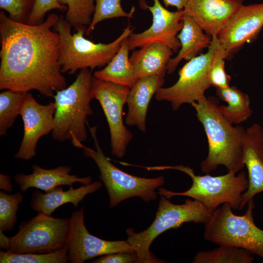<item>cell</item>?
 I'll use <instances>...</instances> for the list:
<instances>
[{"instance_id": "6da1fadb", "label": "cell", "mask_w": 263, "mask_h": 263, "mask_svg": "<svg viewBox=\"0 0 263 263\" xmlns=\"http://www.w3.org/2000/svg\"><path fill=\"white\" fill-rule=\"evenodd\" d=\"M59 16L38 25L14 21L0 12V89L38 91L44 97L67 86L58 62L59 38L53 31Z\"/></svg>"}, {"instance_id": "ac0fdd59", "label": "cell", "mask_w": 263, "mask_h": 263, "mask_svg": "<svg viewBox=\"0 0 263 263\" xmlns=\"http://www.w3.org/2000/svg\"><path fill=\"white\" fill-rule=\"evenodd\" d=\"M32 168L33 172L31 174L21 173L14 177L15 182L22 192L27 191L29 188H35L46 192L58 186H72L76 182L84 185L93 182L91 176L79 177L77 175L71 174L72 168L68 166L45 169L35 164L32 166Z\"/></svg>"}, {"instance_id": "4dcf8cb0", "label": "cell", "mask_w": 263, "mask_h": 263, "mask_svg": "<svg viewBox=\"0 0 263 263\" xmlns=\"http://www.w3.org/2000/svg\"><path fill=\"white\" fill-rule=\"evenodd\" d=\"M225 59L224 52L219 43L208 73L210 85L216 89L225 88L230 86V76L225 70Z\"/></svg>"}, {"instance_id": "8fae6325", "label": "cell", "mask_w": 263, "mask_h": 263, "mask_svg": "<svg viewBox=\"0 0 263 263\" xmlns=\"http://www.w3.org/2000/svg\"><path fill=\"white\" fill-rule=\"evenodd\" d=\"M130 88L100 80L93 77V97L98 100L106 116L110 132L111 153L123 157L132 140V133L123 119L124 106L127 103Z\"/></svg>"}, {"instance_id": "836d02e7", "label": "cell", "mask_w": 263, "mask_h": 263, "mask_svg": "<svg viewBox=\"0 0 263 263\" xmlns=\"http://www.w3.org/2000/svg\"><path fill=\"white\" fill-rule=\"evenodd\" d=\"M138 256L134 252H120L98 257L93 263H137Z\"/></svg>"}, {"instance_id": "ba28073f", "label": "cell", "mask_w": 263, "mask_h": 263, "mask_svg": "<svg viewBox=\"0 0 263 263\" xmlns=\"http://www.w3.org/2000/svg\"><path fill=\"white\" fill-rule=\"evenodd\" d=\"M97 127H89L95 149L83 146V154L92 158L100 171L99 178L106 188L109 197V207H113L122 201L139 197L146 202L157 198L156 189L164 185L163 176L154 178L140 177L130 174L113 164L103 153L97 140Z\"/></svg>"}, {"instance_id": "30bf717a", "label": "cell", "mask_w": 263, "mask_h": 263, "mask_svg": "<svg viewBox=\"0 0 263 263\" xmlns=\"http://www.w3.org/2000/svg\"><path fill=\"white\" fill-rule=\"evenodd\" d=\"M218 46L217 36H212L207 52L188 61L179 71L177 81L171 86L160 88L155 99L169 102L172 110L177 111L183 104H191L205 96L211 86L208 73Z\"/></svg>"}, {"instance_id": "4fadbf2b", "label": "cell", "mask_w": 263, "mask_h": 263, "mask_svg": "<svg viewBox=\"0 0 263 263\" xmlns=\"http://www.w3.org/2000/svg\"><path fill=\"white\" fill-rule=\"evenodd\" d=\"M142 5L147 8L152 16V22L147 30L139 33H131L127 38L130 50L141 48L153 43H160L177 52L181 44L177 35L181 30L183 10L171 12L164 7L159 0H154L152 6L144 2Z\"/></svg>"}, {"instance_id": "603a6c76", "label": "cell", "mask_w": 263, "mask_h": 263, "mask_svg": "<svg viewBox=\"0 0 263 263\" xmlns=\"http://www.w3.org/2000/svg\"><path fill=\"white\" fill-rule=\"evenodd\" d=\"M128 38L124 40L118 52L106 66L94 73L95 78L129 88L133 85L137 79L130 59Z\"/></svg>"}, {"instance_id": "5b68a950", "label": "cell", "mask_w": 263, "mask_h": 263, "mask_svg": "<svg viewBox=\"0 0 263 263\" xmlns=\"http://www.w3.org/2000/svg\"><path fill=\"white\" fill-rule=\"evenodd\" d=\"M213 211L201 202L190 199L184 204H174L161 195L155 218L146 230L135 232L130 228L127 229V241L133 247L138 256L136 263H160L163 261L154 256L150 251V246L159 235L171 228L176 229L185 223H206Z\"/></svg>"}, {"instance_id": "4316f807", "label": "cell", "mask_w": 263, "mask_h": 263, "mask_svg": "<svg viewBox=\"0 0 263 263\" xmlns=\"http://www.w3.org/2000/svg\"><path fill=\"white\" fill-rule=\"evenodd\" d=\"M67 247L48 253L17 254L0 250V263H67Z\"/></svg>"}, {"instance_id": "d590c367", "label": "cell", "mask_w": 263, "mask_h": 263, "mask_svg": "<svg viewBox=\"0 0 263 263\" xmlns=\"http://www.w3.org/2000/svg\"><path fill=\"white\" fill-rule=\"evenodd\" d=\"M188 0H162L164 4L167 7L173 6L177 10H183Z\"/></svg>"}, {"instance_id": "7c38bea8", "label": "cell", "mask_w": 263, "mask_h": 263, "mask_svg": "<svg viewBox=\"0 0 263 263\" xmlns=\"http://www.w3.org/2000/svg\"><path fill=\"white\" fill-rule=\"evenodd\" d=\"M66 247L71 263H83L102 255L120 252H134L127 241H110L91 234L84 222V207L72 212Z\"/></svg>"}, {"instance_id": "8d00e7d4", "label": "cell", "mask_w": 263, "mask_h": 263, "mask_svg": "<svg viewBox=\"0 0 263 263\" xmlns=\"http://www.w3.org/2000/svg\"><path fill=\"white\" fill-rule=\"evenodd\" d=\"M10 246V237H7L3 231L0 230V247L1 250L8 251Z\"/></svg>"}, {"instance_id": "484cf974", "label": "cell", "mask_w": 263, "mask_h": 263, "mask_svg": "<svg viewBox=\"0 0 263 263\" xmlns=\"http://www.w3.org/2000/svg\"><path fill=\"white\" fill-rule=\"evenodd\" d=\"M28 92L6 90L0 94V135L5 136L7 130L20 115L23 103Z\"/></svg>"}, {"instance_id": "e0dca14e", "label": "cell", "mask_w": 263, "mask_h": 263, "mask_svg": "<svg viewBox=\"0 0 263 263\" xmlns=\"http://www.w3.org/2000/svg\"><path fill=\"white\" fill-rule=\"evenodd\" d=\"M243 161L247 169L248 187L242 195L241 210L255 195L263 192V129L258 124L246 129Z\"/></svg>"}, {"instance_id": "f546056e", "label": "cell", "mask_w": 263, "mask_h": 263, "mask_svg": "<svg viewBox=\"0 0 263 263\" xmlns=\"http://www.w3.org/2000/svg\"><path fill=\"white\" fill-rule=\"evenodd\" d=\"M22 192L9 194L0 191V230L3 232L12 230L16 224L17 213L23 199Z\"/></svg>"}, {"instance_id": "ffe728a7", "label": "cell", "mask_w": 263, "mask_h": 263, "mask_svg": "<svg viewBox=\"0 0 263 263\" xmlns=\"http://www.w3.org/2000/svg\"><path fill=\"white\" fill-rule=\"evenodd\" d=\"M102 186L101 182L97 181L88 185H82L76 188L73 186H70L67 190H64L61 186L45 193L35 190L32 193L30 205L32 209L38 213L51 215L56 208L67 203H71L75 207H77L87 195L96 191Z\"/></svg>"}, {"instance_id": "d6986e66", "label": "cell", "mask_w": 263, "mask_h": 263, "mask_svg": "<svg viewBox=\"0 0 263 263\" xmlns=\"http://www.w3.org/2000/svg\"><path fill=\"white\" fill-rule=\"evenodd\" d=\"M163 76L149 75L138 79L130 88L127 103L128 110L125 119L129 126H135L141 132L146 131L148 108L152 96L162 87Z\"/></svg>"}, {"instance_id": "3957f363", "label": "cell", "mask_w": 263, "mask_h": 263, "mask_svg": "<svg viewBox=\"0 0 263 263\" xmlns=\"http://www.w3.org/2000/svg\"><path fill=\"white\" fill-rule=\"evenodd\" d=\"M89 69L81 70L67 88L56 91L53 96L56 105L53 139L70 141L75 147L82 149L87 138V117L93 114L91 101L93 75Z\"/></svg>"}, {"instance_id": "5bb4252c", "label": "cell", "mask_w": 263, "mask_h": 263, "mask_svg": "<svg viewBox=\"0 0 263 263\" xmlns=\"http://www.w3.org/2000/svg\"><path fill=\"white\" fill-rule=\"evenodd\" d=\"M56 110L55 102L41 104L28 92L20 113L23 122V136L15 158L29 160L36 155L39 139L54 129Z\"/></svg>"}, {"instance_id": "7402d4cb", "label": "cell", "mask_w": 263, "mask_h": 263, "mask_svg": "<svg viewBox=\"0 0 263 263\" xmlns=\"http://www.w3.org/2000/svg\"><path fill=\"white\" fill-rule=\"evenodd\" d=\"M173 52L160 43H153L134 51L130 59L136 79L153 75L165 77Z\"/></svg>"}, {"instance_id": "52a82bcc", "label": "cell", "mask_w": 263, "mask_h": 263, "mask_svg": "<svg viewBox=\"0 0 263 263\" xmlns=\"http://www.w3.org/2000/svg\"><path fill=\"white\" fill-rule=\"evenodd\" d=\"M247 204L246 211L241 216L233 213L227 203L216 208L204 224V238L220 245L243 248L263 259V229L254 223L253 198Z\"/></svg>"}, {"instance_id": "7a4b0ae2", "label": "cell", "mask_w": 263, "mask_h": 263, "mask_svg": "<svg viewBox=\"0 0 263 263\" xmlns=\"http://www.w3.org/2000/svg\"><path fill=\"white\" fill-rule=\"evenodd\" d=\"M206 132L207 157L201 163L202 171L209 173L223 165L228 172L237 173L244 167L243 148L246 130L234 127L222 114L214 98L205 95L191 104Z\"/></svg>"}, {"instance_id": "9c48e42d", "label": "cell", "mask_w": 263, "mask_h": 263, "mask_svg": "<svg viewBox=\"0 0 263 263\" xmlns=\"http://www.w3.org/2000/svg\"><path fill=\"white\" fill-rule=\"evenodd\" d=\"M71 227V218H55L39 212L23 221L18 232L10 237L8 252L21 254L48 253L66 246Z\"/></svg>"}, {"instance_id": "2e32d148", "label": "cell", "mask_w": 263, "mask_h": 263, "mask_svg": "<svg viewBox=\"0 0 263 263\" xmlns=\"http://www.w3.org/2000/svg\"><path fill=\"white\" fill-rule=\"evenodd\" d=\"M243 5V0H188L183 14L211 37L218 36Z\"/></svg>"}, {"instance_id": "e575fe53", "label": "cell", "mask_w": 263, "mask_h": 263, "mask_svg": "<svg viewBox=\"0 0 263 263\" xmlns=\"http://www.w3.org/2000/svg\"><path fill=\"white\" fill-rule=\"evenodd\" d=\"M0 189L3 191H12V185L11 179L8 175L0 174Z\"/></svg>"}, {"instance_id": "9a60e30c", "label": "cell", "mask_w": 263, "mask_h": 263, "mask_svg": "<svg viewBox=\"0 0 263 263\" xmlns=\"http://www.w3.org/2000/svg\"><path fill=\"white\" fill-rule=\"evenodd\" d=\"M263 27V2L243 5L218 35L225 59L256 38Z\"/></svg>"}, {"instance_id": "d4e9b609", "label": "cell", "mask_w": 263, "mask_h": 263, "mask_svg": "<svg viewBox=\"0 0 263 263\" xmlns=\"http://www.w3.org/2000/svg\"><path fill=\"white\" fill-rule=\"evenodd\" d=\"M253 254L243 248L220 245L213 250L200 251L193 258V263H251Z\"/></svg>"}, {"instance_id": "44dd1931", "label": "cell", "mask_w": 263, "mask_h": 263, "mask_svg": "<svg viewBox=\"0 0 263 263\" xmlns=\"http://www.w3.org/2000/svg\"><path fill=\"white\" fill-rule=\"evenodd\" d=\"M182 20L183 26L177 35L181 48L177 55L171 57L167 65V72L172 74L182 59L188 61L198 56L205 48H208L211 37L206 34L190 17L184 15Z\"/></svg>"}, {"instance_id": "cb8c5ba5", "label": "cell", "mask_w": 263, "mask_h": 263, "mask_svg": "<svg viewBox=\"0 0 263 263\" xmlns=\"http://www.w3.org/2000/svg\"><path fill=\"white\" fill-rule=\"evenodd\" d=\"M216 94L227 105H219L222 114L232 124L238 125L249 118L252 111L247 94L235 86L216 88Z\"/></svg>"}, {"instance_id": "8992f818", "label": "cell", "mask_w": 263, "mask_h": 263, "mask_svg": "<svg viewBox=\"0 0 263 263\" xmlns=\"http://www.w3.org/2000/svg\"><path fill=\"white\" fill-rule=\"evenodd\" d=\"M162 169L182 171L191 178L192 184L188 189L182 192L159 188L157 194L169 199L175 196L188 197L201 202L212 211L225 203L229 204L232 208L241 210L242 195L248 187L245 172L241 171L236 175L229 171L225 175L213 176L196 175L192 169L183 165L162 166Z\"/></svg>"}, {"instance_id": "f1b7e54d", "label": "cell", "mask_w": 263, "mask_h": 263, "mask_svg": "<svg viewBox=\"0 0 263 263\" xmlns=\"http://www.w3.org/2000/svg\"><path fill=\"white\" fill-rule=\"evenodd\" d=\"M134 9L130 12L125 11L121 5V0H95V10L92 21L86 29L87 35H89L94 29L96 25L103 20L120 18L132 17Z\"/></svg>"}, {"instance_id": "1f68e13d", "label": "cell", "mask_w": 263, "mask_h": 263, "mask_svg": "<svg viewBox=\"0 0 263 263\" xmlns=\"http://www.w3.org/2000/svg\"><path fill=\"white\" fill-rule=\"evenodd\" d=\"M34 0H0V8L6 11L11 19L26 23Z\"/></svg>"}, {"instance_id": "d6a6232c", "label": "cell", "mask_w": 263, "mask_h": 263, "mask_svg": "<svg viewBox=\"0 0 263 263\" xmlns=\"http://www.w3.org/2000/svg\"><path fill=\"white\" fill-rule=\"evenodd\" d=\"M53 9L63 12L67 11L68 8L60 4L57 0H34L26 23L38 25L43 22L46 14Z\"/></svg>"}, {"instance_id": "277c9868", "label": "cell", "mask_w": 263, "mask_h": 263, "mask_svg": "<svg viewBox=\"0 0 263 263\" xmlns=\"http://www.w3.org/2000/svg\"><path fill=\"white\" fill-rule=\"evenodd\" d=\"M72 27L60 15L53 28L59 38L58 62L61 72L71 75L79 70L89 69L92 71L95 68L106 65L133 31L128 25L113 41L107 44L95 43L84 37L86 27L76 29L73 35Z\"/></svg>"}, {"instance_id": "83f0119b", "label": "cell", "mask_w": 263, "mask_h": 263, "mask_svg": "<svg viewBox=\"0 0 263 263\" xmlns=\"http://www.w3.org/2000/svg\"><path fill=\"white\" fill-rule=\"evenodd\" d=\"M67 7L65 19L76 29L89 26L95 10V0H57Z\"/></svg>"}]
</instances>
